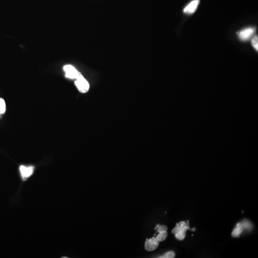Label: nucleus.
Instances as JSON below:
<instances>
[{
	"instance_id": "f257e3e1",
	"label": "nucleus",
	"mask_w": 258,
	"mask_h": 258,
	"mask_svg": "<svg viewBox=\"0 0 258 258\" xmlns=\"http://www.w3.org/2000/svg\"><path fill=\"white\" fill-rule=\"evenodd\" d=\"M187 222L183 221L176 223V226L172 230V233L175 234V237L178 240H184L186 236V231L189 229L191 230L189 226V220Z\"/></svg>"
},
{
	"instance_id": "f03ea898",
	"label": "nucleus",
	"mask_w": 258,
	"mask_h": 258,
	"mask_svg": "<svg viewBox=\"0 0 258 258\" xmlns=\"http://www.w3.org/2000/svg\"><path fill=\"white\" fill-rule=\"evenodd\" d=\"M76 79L75 84L79 92L82 93L87 92L89 88V85L85 78L80 73H79L76 77Z\"/></svg>"
},
{
	"instance_id": "7ed1b4c3",
	"label": "nucleus",
	"mask_w": 258,
	"mask_h": 258,
	"mask_svg": "<svg viewBox=\"0 0 258 258\" xmlns=\"http://www.w3.org/2000/svg\"><path fill=\"white\" fill-rule=\"evenodd\" d=\"M252 225L248 221H244L237 224L236 227L232 232V236L234 237H239L245 229H251Z\"/></svg>"
},
{
	"instance_id": "20e7f679",
	"label": "nucleus",
	"mask_w": 258,
	"mask_h": 258,
	"mask_svg": "<svg viewBox=\"0 0 258 258\" xmlns=\"http://www.w3.org/2000/svg\"><path fill=\"white\" fill-rule=\"evenodd\" d=\"M19 171L22 181L25 182L33 175L34 167L32 166H26L25 165H21L19 167Z\"/></svg>"
},
{
	"instance_id": "39448f33",
	"label": "nucleus",
	"mask_w": 258,
	"mask_h": 258,
	"mask_svg": "<svg viewBox=\"0 0 258 258\" xmlns=\"http://www.w3.org/2000/svg\"><path fill=\"white\" fill-rule=\"evenodd\" d=\"M255 32V28H247L240 31L239 34V37L242 41H247L252 36Z\"/></svg>"
},
{
	"instance_id": "423d86ee",
	"label": "nucleus",
	"mask_w": 258,
	"mask_h": 258,
	"mask_svg": "<svg viewBox=\"0 0 258 258\" xmlns=\"http://www.w3.org/2000/svg\"><path fill=\"white\" fill-rule=\"evenodd\" d=\"M159 246V242L155 237H153L151 239H146L145 242L144 248L146 250L152 251L156 250Z\"/></svg>"
},
{
	"instance_id": "0eeeda50",
	"label": "nucleus",
	"mask_w": 258,
	"mask_h": 258,
	"mask_svg": "<svg viewBox=\"0 0 258 258\" xmlns=\"http://www.w3.org/2000/svg\"><path fill=\"white\" fill-rule=\"evenodd\" d=\"M64 70L66 72V76L71 79L76 78L79 73L74 67L71 65H66L64 67Z\"/></svg>"
},
{
	"instance_id": "6e6552de",
	"label": "nucleus",
	"mask_w": 258,
	"mask_h": 258,
	"mask_svg": "<svg viewBox=\"0 0 258 258\" xmlns=\"http://www.w3.org/2000/svg\"><path fill=\"white\" fill-rule=\"evenodd\" d=\"M200 3V0H193L184 8V12L185 14H193L197 10Z\"/></svg>"
},
{
	"instance_id": "1a4fd4ad",
	"label": "nucleus",
	"mask_w": 258,
	"mask_h": 258,
	"mask_svg": "<svg viewBox=\"0 0 258 258\" xmlns=\"http://www.w3.org/2000/svg\"><path fill=\"white\" fill-rule=\"evenodd\" d=\"M167 236H168V233L167 232V231H164V232L159 233L158 234L155 238L159 242H162L165 240Z\"/></svg>"
},
{
	"instance_id": "9d476101",
	"label": "nucleus",
	"mask_w": 258,
	"mask_h": 258,
	"mask_svg": "<svg viewBox=\"0 0 258 258\" xmlns=\"http://www.w3.org/2000/svg\"><path fill=\"white\" fill-rule=\"evenodd\" d=\"M175 252L173 251H168L167 252L165 253L163 255L159 257L160 258H175Z\"/></svg>"
},
{
	"instance_id": "9b49d317",
	"label": "nucleus",
	"mask_w": 258,
	"mask_h": 258,
	"mask_svg": "<svg viewBox=\"0 0 258 258\" xmlns=\"http://www.w3.org/2000/svg\"><path fill=\"white\" fill-rule=\"evenodd\" d=\"M6 110V103L3 98H0V114H4Z\"/></svg>"
},
{
	"instance_id": "f8f14e48",
	"label": "nucleus",
	"mask_w": 258,
	"mask_h": 258,
	"mask_svg": "<svg viewBox=\"0 0 258 258\" xmlns=\"http://www.w3.org/2000/svg\"><path fill=\"white\" fill-rule=\"evenodd\" d=\"M157 228V232L160 233V232H164V231H167L168 228L167 226L165 225H157L155 228V229Z\"/></svg>"
},
{
	"instance_id": "ddd939ff",
	"label": "nucleus",
	"mask_w": 258,
	"mask_h": 258,
	"mask_svg": "<svg viewBox=\"0 0 258 258\" xmlns=\"http://www.w3.org/2000/svg\"><path fill=\"white\" fill-rule=\"evenodd\" d=\"M251 44L253 47L255 48L256 50L258 51V36H256L253 37L252 40H251Z\"/></svg>"
}]
</instances>
